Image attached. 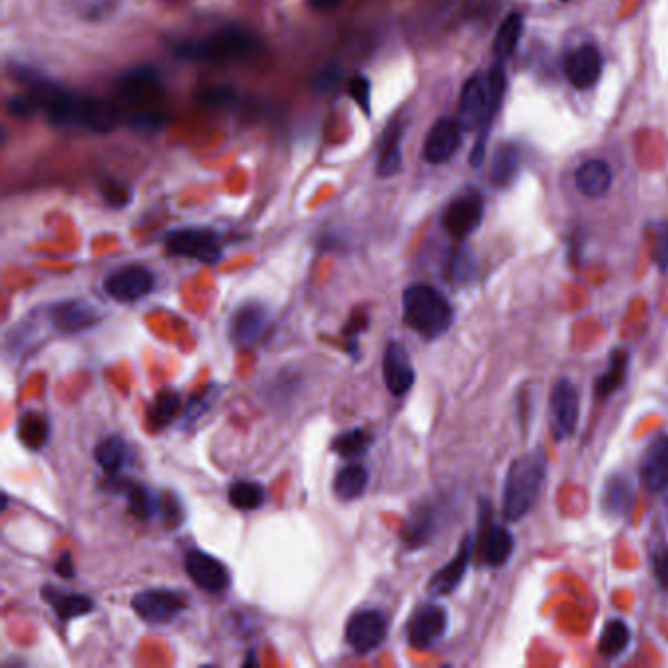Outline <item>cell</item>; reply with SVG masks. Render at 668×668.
Segmentation results:
<instances>
[{
	"mask_svg": "<svg viewBox=\"0 0 668 668\" xmlns=\"http://www.w3.org/2000/svg\"><path fill=\"white\" fill-rule=\"evenodd\" d=\"M506 93V71L504 61H496L488 75H473L463 91L459 100V124L463 130H482V138L478 142L471 163L477 167L484 155V136L488 132V126L496 118L502 98Z\"/></svg>",
	"mask_w": 668,
	"mask_h": 668,
	"instance_id": "1",
	"label": "cell"
},
{
	"mask_svg": "<svg viewBox=\"0 0 668 668\" xmlns=\"http://www.w3.org/2000/svg\"><path fill=\"white\" fill-rule=\"evenodd\" d=\"M547 475V453L537 447L520 455L508 469L502 496V512L510 522H518L535 506Z\"/></svg>",
	"mask_w": 668,
	"mask_h": 668,
	"instance_id": "2",
	"label": "cell"
},
{
	"mask_svg": "<svg viewBox=\"0 0 668 668\" xmlns=\"http://www.w3.org/2000/svg\"><path fill=\"white\" fill-rule=\"evenodd\" d=\"M404 322L422 337L437 339L449 332L455 312L451 302L437 288L416 283L402 294Z\"/></svg>",
	"mask_w": 668,
	"mask_h": 668,
	"instance_id": "3",
	"label": "cell"
},
{
	"mask_svg": "<svg viewBox=\"0 0 668 668\" xmlns=\"http://www.w3.org/2000/svg\"><path fill=\"white\" fill-rule=\"evenodd\" d=\"M257 49V40L251 32L241 28H224L202 40L183 42L175 48L177 57L187 61L234 63L251 57Z\"/></svg>",
	"mask_w": 668,
	"mask_h": 668,
	"instance_id": "4",
	"label": "cell"
},
{
	"mask_svg": "<svg viewBox=\"0 0 668 668\" xmlns=\"http://www.w3.org/2000/svg\"><path fill=\"white\" fill-rule=\"evenodd\" d=\"M132 610L151 625H163L189 610V598L171 588H149L132 598Z\"/></svg>",
	"mask_w": 668,
	"mask_h": 668,
	"instance_id": "5",
	"label": "cell"
},
{
	"mask_svg": "<svg viewBox=\"0 0 668 668\" xmlns=\"http://www.w3.org/2000/svg\"><path fill=\"white\" fill-rule=\"evenodd\" d=\"M165 247L175 257H189L206 265H214L222 259V245L218 234L206 228L173 230L165 238Z\"/></svg>",
	"mask_w": 668,
	"mask_h": 668,
	"instance_id": "6",
	"label": "cell"
},
{
	"mask_svg": "<svg viewBox=\"0 0 668 668\" xmlns=\"http://www.w3.org/2000/svg\"><path fill=\"white\" fill-rule=\"evenodd\" d=\"M580 416V398L573 382H555L549 396V430L555 441H565L573 435Z\"/></svg>",
	"mask_w": 668,
	"mask_h": 668,
	"instance_id": "7",
	"label": "cell"
},
{
	"mask_svg": "<svg viewBox=\"0 0 668 668\" xmlns=\"http://www.w3.org/2000/svg\"><path fill=\"white\" fill-rule=\"evenodd\" d=\"M49 324L63 335L85 334L100 324L102 314L98 306L87 300H61L51 304L48 310Z\"/></svg>",
	"mask_w": 668,
	"mask_h": 668,
	"instance_id": "8",
	"label": "cell"
},
{
	"mask_svg": "<svg viewBox=\"0 0 668 668\" xmlns=\"http://www.w3.org/2000/svg\"><path fill=\"white\" fill-rule=\"evenodd\" d=\"M388 635V620L381 610H361L351 616L345 627V641L357 655H369L379 649Z\"/></svg>",
	"mask_w": 668,
	"mask_h": 668,
	"instance_id": "9",
	"label": "cell"
},
{
	"mask_svg": "<svg viewBox=\"0 0 668 668\" xmlns=\"http://www.w3.org/2000/svg\"><path fill=\"white\" fill-rule=\"evenodd\" d=\"M267 324H269L267 306L257 300H247L239 304L230 318V324H228L230 341L238 349H247L263 337Z\"/></svg>",
	"mask_w": 668,
	"mask_h": 668,
	"instance_id": "10",
	"label": "cell"
},
{
	"mask_svg": "<svg viewBox=\"0 0 668 668\" xmlns=\"http://www.w3.org/2000/svg\"><path fill=\"white\" fill-rule=\"evenodd\" d=\"M155 287V275L142 265H126L104 279V292L116 302H136Z\"/></svg>",
	"mask_w": 668,
	"mask_h": 668,
	"instance_id": "11",
	"label": "cell"
},
{
	"mask_svg": "<svg viewBox=\"0 0 668 668\" xmlns=\"http://www.w3.org/2000/svg\"><path fill=\"white\" fill-rule=\"evenodd\" d=\"M484 216V200L478 192H467L457 196L443 212V228L453 238H469L478 230Z\"/></svg>",
	"mask_w": 668,
	"mask_h": 668,
	"instance_id": "12",
	"label": "cell"
},
{
	"mask_svg": "<svg viewBox=\"0 0 668 668\" xmlns=\"http://www.w3.org/2000/svg\"><path fill=\"white\" fill-rule=\"evenodd\" d=\"M185 571L192 582L210 594H220L232 584L228 567L210 553L192 549L185 555Z\"/></svg>",
	"mask_w": 668,
	"mask_h": 668,
	"instance_id": "13",
	"label": "cell"
},
{
	"mask_svg": "<svg viewBox=\"0 0 668 668\" xmlns=\"http://www.w3.org/2000/svg\"><path fill=\"white\" fill-rule=\"evenodd\" d=\"M447 631V612L437 604L420 606L408 621L406 635L414 649L435 647Z\"/></svg>",
	"mask_w": 668,
	"mask_h": 668,
	"instance_id": "14",
	"label": "cell"
},
{
	"mask_svg": "<svg viewBox=\"0 0 668 668\" xmlns=\"http://www.w3.org/2000/svg\"><path fill=\"white\" fill-rule=\"evenodd\" d=\"M382 377H384V384L388 392L394 396H404L414 386L416 371H414L410 353L402 343L390 341L386 345L384 357H382Z\"/></svg>",
	"mask_w": 668,
	"mask_h": 668,
	"instance_id": "15",
	"label": "cell"
},
{
	"mask_svg": "<svg viewBox=\"0 0 668 668\" xmlns=\"http://www.w3.org/2000/svg\"><path fill=\"white\" fill-rule=\"evenodd\" d=\"M118 93L128 104L140 108L138 112L147 110L149 104L161 98L159 75L151 67L132 69L118 81Z\"/></svg>",
	"mask_w": 668,
	"mask_h": 668,
	"instance_id": "16",
	"label": "cell"
},
{
	"mask_svg": "<svg viewBox=\"0 0 668 668\" xmlns=\"http://www.w3.org/2000/svg\"><path fill=\"white\" fill-rule=\"evenodd\" d=\"M639 478L647 490L668 488V435L659 433L651 439L639 461Z\"/></svg>",
	"mask_w": 668,
	"mask_h": 668,
	"instance_id": "17",
	"label": "cell"
},
{
	"mask_svg": "<svg viewBox=\"0 0 668 668\" xmlns=\"http://www.w3.org/2000/svg\"><path fill=\"white\" fill-rule=\"evenodd\" d=\"M473 551H475V539H473V535H467L461 541V547H459L457 555L445 567H441L437 573L431 576L430 584H428L431 596L439 598V596H447V594L457 590V586L463 582L467 569L471 565Z\"/></svg>",
	"mask_w": 668,
	"mask_h": 668,
	"instance_id": "18",
	"label": "cell"
},
{
	"mask_svg": "<svg viewBox=\"0 0 668 668\" xmlns=\"http://www.w3.org/2000/svg\"><path fill=\"white\" fill-rule=\"evenodd\" d=\"M463 128L459 120L453 118H441L431 126L430 134L424 144V159L433 165H441L449 161L459 145H461Z\"/></svg>",
	"mask_w": 668,
	"mask_h": 668,
	"instance_id": "19",
	"label": "cell"
},
{
	"mask_svg": "<svg viewBox=\"0 0 668 668\" xmlns=\"http://www.w3.org/2000/svg\"><path fill=\"white\" fill-rule=\"evenodd\" d=\"M567 81L578 91L592 89L602 75V55L594 46L573 49L565 59Z\"/></svg>",
	"mask_w": 668,
	"mask_h": 668,
	"instance_id": "20",
	"label": "cell"
},
{
	"mask_svg": "<svg viewBox=\"0 0 668 668\" xmlns=\"http://www.w3.org/2000/svg\"><path fill=\"white\" fill-rule=\"evenodd\" d=\"M120 120V108L112 100L83 98L79 110V126H85L96 134H108L120 124Z\"/></svg>",
	"mask_w": 668,
	"mask_h": 668,
	"instance_id": "21",
	"label": "cell"
},
{
	"mask_svg": "<svg viewBox=\"0 0 668 668\" xmlns=\"http://www.w3.org/2000/svg\"><path fill=\"white\" fill-rule=\"evenodd\" d=\"M42 598L51 606L55 612L57 620L67 623L75 618H83L95 610V602L85 596V594H73V592H63L55 588L53 584H48L42 588Z\"/></svg>",
	"mask_w": 668,
	"mask_h": 668,
	"instance_id": "22",
	"label": "cell"
},
{
	"mask_svg": "<svg viewBox=\"0 0 668 668\" xmlns=\"http://www.w3.org/2000/svg\"><path fill=\"white\" fill-rule=\"evenodd\" d=\"M612 169L602 159H590L582 163L574 175L576 187L588 198H600L612 187Z\"/></svg>",
	"mask_w": 668,
	"mask_h": 668,
	"instance_id": "23",
	"label": "cell"
},
{
	"mask_svg": "<svg viewBox=\"0 0 668 668\" xmlns=\"http://www.w3.org/2000/svg\"><path fill=\"white\" fill-rule=\"evenodd\" d=\"M514 553V537L506 527L490 525L480 543V557L490 567H502Z\"/></svg>",
	"mask_w": 668,
	"mask_h": 668,
	"instance_id": "24",
	"label": "cell"
},
{
	"mask_svg": "<svg viewBox=\"0 0 668 668\" xmlns=\"http://www.w3.org/2000/svg\"><path fill=\"white\" fill-rule=\"evenodd\" d=\"M522 165V149L516 144L502 142L494 149L492 157V167H490V179L496 187H508Z\"/></svg>",
	"mask_w": 668,
	"mask_h": 668,
	"instance_id": "25",
	"label": "cell"
},
{
	"mask_svg": "<svg viewBox=\"0 0 668 668\" xmlns=\"http://www.w3.org/2000/svg\"><path fill=\"white\" fill-rule=\"evenodd\" d=\"M183 412V400L175 390H161L147 410V424L151 430H165Z\"/></svg>",
	"mask_w": 668,
	"mask_h": 668,
	"instance_id": "26",
	"label": "cell"
},
{
	"mask_svg": "<svg viewBox=\"0 0 668 668\" xmlns=\"http://www.w3.org/2000/svg\"><path fill=\"white\" fill-rule=\"evenodd\" d=\"M122 492L126 494L128 500V510L134 518L149 522L161 512V496L147 488L145 484H136V482H126L122 484Z\"/></svg>",
	"mask_w": 668,
	"mask_h": 668,
	"instance_id": "27",
	"label": "cell"
},
{
	"mask_svg": "<svg viewBox=\"0 0 668 668\" xmlns=\"http://www.w3.org/2000/svg\"><path fill=\"white\" fill-rule=\"evenodd\" d=\"M128 443L120 435H108L95 447V461L106 475H118L128 463Z\"/></svg>",
	"mask_w": 668,
	"mask_h": 668,
	"instance_id": "28",
	"label": "cell"
},
{
	"mask_svg": "<svg viewBox=\"0 0 668 668\" xmlns=\"http://www.w3.org/2000/svg\"><path fill=\"white\" fill-rule=\"evenodd\" d=\"M629 351L627 349H616L610 355L608 367L606 371L600 375V379L596 381V396L598 398H608L612 394H616L618 390L623 388L627 373H629Z\"/></svg>",
	"mask_w": 668,
	"mask_h": 668,
	"instance_id": "29",
	"label": "cell"
},
{
	"mask_svg": "<svg viewBox=\"0 0 668 668\" xmlns=\"http://www.w3.org/2000/svg\"><path fill=\"white\" fill-rule=\"evenodd\" d=\"M367 486H369V471L359 463H351L345 465L335 475L334 494L343 502H353L365 494Z\"/></svg>",
	"mask_w": 668,
	"mask_h": 668,
	"instance_id": "30",
	"label": "cell"
},
{
	"mask_svg": "<svg viewBox=\"0 0 668 668\" xmlns=\"http://www.w3.org/2000/svg\"><path fill=\"white\" fill-rule=\"evenodd\" d=\"M16 431H18V439L22 441V445L28 447L30 451L44 449L48 445L49 435H51L49 420L40 412L22 414V418L18 420Z\"/></svg>",
	"mask_w": 668,
	"mask_h": 668,
	"instance_id": "31",
	"label": "cell"
},
{
	"mask_svg": "<svg viewBox=\"0 0 668 668\" xmlns=\"http://www.w3.org/2000/svg\"><path fill=\"white\" fill-rule=\"evenodd\" d=\"M435 512L431 510L430 506H422L418 510H414L408 518V522L404 524L402 529V537L404 543L414 549V547H422L426 545L435 531Z\"/></svg>",
	"mask_w": 668,
	"mask_h": 668,
	"instance_id": "32",
	"label": "cell"
},
{
	"mask_svg": "<svg viewBox=\"0 0 668 668\" xmlns=\"http://www.w3.org/2000/svg\"><path fill=\"white\" fill-rule=\"evenodd\" d=\"M524 32V18L520 12H512L506 16V20L502 22V26L498 28V34L494 38L492 44V53L496 57V61H506L516 48L518 42L522 38Z\"/></svg>",
	"mask_w": 668,
	"mask_h": 668,
	"instance_id": "33",
	"label": "cell"
},
{
	"mask_svg": "<svg viewBox=\"0 0 668 668\" xmlns=\"http://www.w3.org/2000/svg\"><path fill=\"white\" fill-rule=\"evenodd\" d=\"M228 500L241 512H253L263 508V504L267 502V492L259 482L236 480L228 490Z\"/></svg>",
	"mask_w": 668,
	"mask_h": 668,
	"instance_id": "34",
	"label": "cell"
},
{
	"mask_svg": "<svg viewBox=\"0 0 668 668\" xmlns=\"http://www.w3.org/2000/svg\"><path fill=\"white\" fill-rule=\"evenodd\" d=\"M631 504H633V490H631L629 478L623 475L610 478L604 488V498H602L604 510L612 516H621L631 510Z\"/></svg>",
	"mask_w": 668,
	"mask_h": 668,
	"instance_id": "35",
	"label": "cell"
},
{
	"mask_svg": "<svg viewBox=\"0 0 668 668\" xmlns=\"http://www.w3.org/2000/svg\"><path fill=\"white\" fill-rule=\"evenodd\" d=\"M373 441L375 437L369 431L355 428V430L343 431L341 435H337L332 441V451L343 459L355 461L369 451Z\"/></svg>",
	"mask_w": 668,
	"mask_h": 668,
	"instance_id": "36",
	"label": "cell"
},
{
	"mask_svg": "<svg viewBox=\"0 0 668 668\" xmlns=\"http://www.w3.org/2000/svg\"><path fill=\"white\" fill-rule=\"evenodd\" d=\"M629 643H631L629 625L623 620H610L602 629L598 651L602 657L614 659V657H620L621 653L629 647Z\"/></svg>",
	"mask_w": 668,
	"mask_h": 668,
	"instance_id": "37",
	"label": "cell"
},
{
	"mask_svg": "<svg viewBox=\"0 0 668 668\" xmlns=\"http://www.w3.org/2000/svg\"><path fill=\"white\" fill-rule=\"evenodd\" d=\"M402 165V153H400V136H392L381 151V159H379V175L381 177H392Z\"/></svg>",
	"mask_w": 668,
	"mask_h": 668,
	"instance_id": "38",
	"label": "cell"
},
{
	"mask_svg": "<svg viewBox=\"0 0 668 668\" xmlns=\"http://www.w3.org/2000/svg\"><path fill=\"white\" fill-rule=\"evenodd\" d=\"M216 394H218V390L214 386H206L198 394H194L189 400L187 408H185V424H191L194 420H198L210 408Z\"/></svg>",
	"mask_w": 668,
	"mask_h": 668,
	"instance_id": "39",
	"label": "cell"
},
{
	"mask_svg": "<svg viewBox=\"0 0 668 668\" xmlns=\"http://www.w3.org/2000/svg\"><path fill=\"white\" fill-rule=\"evenodd\" d=\"M161 518H163V522L165 524L173 525V527H177V525L181 524L183 522V518H185V512H183V506H181V502L175 498V494H165V496H161Z\"/></svg>",
	"mask_w": 668,
	"mask_h": 668,
	"instance_id": "40",
	"label": "cell"
},
{
	"mask_svg": "<svg viewBox=\"0 0 668 668\" xmlns=\"http://www.w3.org/2000/svg\"><path fill=\"white\" fill-rule=\"evenodd\" d=\"M653 238H655V247H653V255L655 261L659 263L661 271L668 269V222H661L653 228Z\"/></svg>",
	"mask_w": 668,
	"mask_h": 668,
	"instance_id": "41",
	"label": "cell"
},
{
	"mask_svg": "<svg viewBox=\"0 0 668 668\" xmlns=\"http://www.w3.org/2000/svg\"><path fill=\"white\" fill-rule=\"evenodd\" d=\"M349 93L355 98V102L363 108L365 114L371 112V83L367 77H355L349 85Z\"/></svg>",
	"mask_w": 668,
	"mask_h": 668,
	"instance_id": "42",
	"label": "cell"
},
{
	"mask_svg": "<svg viewBox=\"0 0 668 668\" xmlns=\"http://www.w3.org/2000/svg\"><path fill=\"white\" fill-rule=\"evenodd\" d=\"M367 324H369V318H367V314L363 312V310H359L357 314H353L351 316V320H349V328H347V351L349 353H357L359 351V347H357V335L361 334L365 328H367Z\"/></svg>",
	"mask_w": 668,
	"mask_h": 668,
	"instance_id": "43",
	"label": "cell"
},
{
	"mask_svg": "<svg viewBox=\"0 0 668 668\" xmlns=\"http://www.w3.org/2000/svg\"><path fill=\"white\" fill-rule=\"evenodd\" d=\"M651 565H653V573H655L657 582L668 590V547H659L653 551Z\"/></svg>",
	"mask_w": 668,
	"mask_h": 668,
	"instance_id": "44",
	"label": "cell"
},
{
	"mask_svg": "<svg viewBox=\"0 0 668 668\" xmlns=\"http://www.w3.org/2000/svg\"><path fill=\"white\" fill-rule=\"evenodd\" d=\"M38 100L32 95L26 96H14L10 102H8V110L10 114L18 116V118H26L30 114H34V110L38 108Z\"/></svg>",
	"mask_w": 668,
	"mask_h": 668,
	"instance_id": "45",
	"label": "cell"
},
{
	"mask_svg": "<svg viewBox=\"0 0 668 668\" xmlns=\"http://www.w3.org/2000/svg\"><path fill=\"white\" fill-rule=\"evenodd\" d=\"M337 81H339V69L335 65H328V67H324L322 71L316 73L312 83L318 91H328V89L335 87Z\"/></svg>",
	"mask_w": 668,
	"mask_h": 668,
	"instance_id": "46",
	"label": "cell"
},
{
	"mask_svg": "<svg viewBox=\"0 0 668 668\" xmlns=\"http://www.w3.org/2000/svg\"><path fill=\"white\" fill-rule=\"evenodd\" d=\"M55 573L59 574V576H63V578H69V580L75 578V565H73L69 553H63V555L57 559V563H55Z\"/></svg>",
	"mask_w": 668,
	"mask_h": 668,
	"instance_id": "47",
	"label": "cell"
},
{
	"mask_svg": "<svg viewBox=\"0 0 668 668\" xmlns=\"http://www.w3.org/2000/svg\"><path fill=\"white\" fill-rule=\"evenodd\" d=\"M234 98V93L232 91H228V89H214V91H208V93H204L202 95V100L206 102V104H226V102H230Z\"/></svg>",
	"mask_w": 668,
	"mask_h": 668,
	"instance_id": "48",
	"label": "cell"
},
{
	"mask_svg": "<svg viewBox=\"0 0 668 668\" xmlns=\"http://www.w3.org/2000/svg\"><path fill=\"white\" fill-rule=\"evenodd\" d=\"M306 2H308V6H310V8H314V10H320V12L334 10V8H337V6L341 4V0H306Z\"/></svg>",
	"mask_w": 668,
	"mask_h": 668,
	"instance_id": "49",
	"label": "cell"
}]
</instances>
